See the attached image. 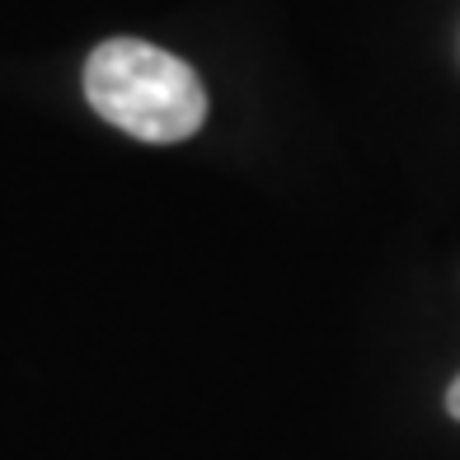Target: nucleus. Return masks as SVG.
Returning <instances> with one entry per match:
<instances>
[{"mask_svg":"<svg viewBox=\"0 0 460 460\" xmlns=\"http://www.w3.org/2000/svg\"><path fill=\"white\" fill-rule=\"evenodd\" d=\"M90 109L137 141H188L207 122V90L183 57L141 38H109L85 61Z\"/></svg>","mask_w":460,"mask_h":460,"instance_id":"1","label":"nucleus"},{"mask_svg":"<svg viewBox=\"0 0 460 460\" xmlns=\"http://www.w3.org/2000/svg\"><path fill=\"white\" fill-rule=\"evenodd\" d=\"M447 413H451L456 423H460V376H456V381H451V390H447Z\"/></svg>","mask_w":460,"mask_h":460,"instance_id":"2","label":"nucleus"}]
</instances>
